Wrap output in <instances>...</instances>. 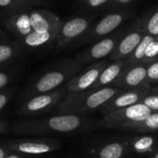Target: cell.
Returning <instances> with one entry per match:
<instances>
[{
    "instance_id": "6da1fadb",
    "label": "cell",
    "mask_w": 158,
    "mask_h": 158,
    "mask_svg": "<svg viewBox=\"0 0 158 158\" xmlns=\"http://www.w3.org/2000/svg\"><path fill=\"white\" fill-rule=\"evenodd\" d=\"M89 120L81 115L64 114L41 120L19 122L13 126L12 131L17 133L30 134L48 132L69 133L89 128Z\"/></svg>"
},
{
    "instance_id": "7a4b0ae2",
    "label": "cell",
    "mask_w": 158,
    "mask_h": 158,
    "mask_svg": "<svg viewBox=\"0 0 158 158\" xmlns=\"http://www.w3.org/2000/svg\"><path fill=\"white\" fill-rule=\"evenodd\" d=\"M122 90L114 86L69 94L59 104L57 110L62 114L81 115L101 108L114 95Z\"/></svg>"
},
{
    "instance_id": "3957f363",
    "label": "cell",
    "mask_w": 158,
    "mask_h": 158,
    "mask_svg": "<svg viewBox=\"0 0 158 158\" xmlns=\"http://www.w3.org/2000/svg\"><path fill=\"white\" fill-rule=\"evenodd\" d=\"M152 113L153 111L151 109L140 102L133 106L118 109L104 115L94 128L118 129L122 131L132 124L141 122Z\"/></svg>"
},
{
    "instance_id": "277c9868",
    "label": "cell",
    "mask_w": 158,
    "mask_h": 158,
    "mask_svg": "<svg viewBox=\"0 0 158 158\" xmlns=\"http://www.w3.org/2000/svg\"><path fill=\"white\" fill-rule=\"evenodd\" d=\"M81 66V64L75 61L69 65H67V67L63 68V69H56L46 72L35 82L33 86V93L46 94L55 90L68 79L74 76Z\"/></svg>"
},
{
    "instance_id": "5b68a950",
    "label": "cell",
    "mask_w": 158,
    "mask_h": 158,
    "mask_svg": "<svg viewBox=\"0 0 158 158\" xmlns=\"http://www.w3.org/2000/svg\"><path fill=\"white\" fill-rule=\"evenodd\" d=\"M150 89L151 85L149 83H146L137 88L122 90L120 93L117 94L109 101H107L100 108V111L103 115H106L115 110L121 109L140 103L143 99V97L148 94Z\"/></svg>"
},
{
    "instance_id": "8992f818",
    "label": "cell",
    "mask_w": 158,
    "mask_h": 158,
    "mask_svg": "<svg viewBox=\"0 0 158 158\" xmlns=\"http://www.w3.org/2000/svg\"><path fill=\"white\" fill-rule=\"evenodd\" d=\"M143 36V19L139 18L131 27V30L123 38H120L114 51L111 53L110 58L113 60L126 59L135 50Z\"/></svg>"
},
{
    "instance_id": "52a82bcc",
    "label": "cell",
    "mask_w": 158,
    "mask_h": 158,
    "mask_svg": "<svg viewBox=\"0 0 158 158\" xmlns=\"http://www.w3.org/2000/svg\"><path fill=\"white\" fill-rule=\"evenodd\" d=\"M147 82V69L145 64L127 65L113 82L112 86L121 90L140 87Z\"/></svg>"
},
{
    "instance_id": "ba28073f",
    "label": "cell",
    "mask_w": 158,
    "mask_h": 158,
    "mask_svg": "<svg viewBox=\"0 0 158 158\" xmlns=\"http://www.w3.org/2000/svg\"><path fill=\"white\" fill-rule=\"evenodd\" d=\"M107 61L103 60L90 66L86 70L81 74L74 76L67 85V90L69 94L81 93L90 90L92 86L95 83L98 77L100 76L103 69L107 66Z\"/></svg>"
},
{
    "instance_id": "9c48e42d",
    "label": "cell",
    "mask_w": 158,
    "mask_h": 158,
    "mask_svg": "<svg viewBox=\"0 0 158 158\" xmlns=\"http://www.w3.org/2000/svg\"><path fill=\"white\" fill-rule=\"evenodd\" d=\"M120 38V33H118L116 35L100 40L93 46H91L88 50H86L84 53L81 54L77 57V62L82 65L84 63L93 62L110 56Z\"/></svg>"
},
{
    "instance_id": "30bf717a",
    "label": "cell",
    "mask_w": 158,
    "mask_h": 158,
    "mask_svg": "<svg viewBox=\"0 0 158 158\" xmlns=\"http://www.w3.org/2000/svg\"><path fill=\"white\" fill-rule=\"evenodd\" d=\"M59 143L50 140H19L7 143L6 146L25 155H42L53 152L59 147Z\"/></svg>"
},
{
    "instance_id": "8fae6325",
    "label": "cell",
    "mask_w": 158,
    "mask_h": 158,
    "mask_svg": "<svg viewBox=\"0 0 158 158\" xmlns=\"http://www.w3.org/2000/svg\"><path fill=\"white\" fill-rule=\"evenodd\" d=\"M90 26V19L78 17L62 24L56 36L57 46H63L83 34Z\"/></svg>"
},
{
    "instance_id": "7c38bea8",
    "label": "cell",
    "mask_w": 158,
    "mask_h": 158,
    "mask_svg": "<svg viewBox=\"0 0 158 158\" xmlns=\"http://www.w3.org/2000/svg\"><path fill=\"white\" fill-rule=\"evenodd\" d=\"M30 22L32 31L38 32L59 31L62 21L55 13L47 10H34L30 13Z\"/></svg>"
},
{
    "instance_id": "4fadbf2b",
    "label": "cell",
    "mask_w": 158,
    "mask_h": 158,
    "mask_svg": "<svg viewBox=\"0 0 158 158\" xmlns=\"http://www.w3.org/2000/svg\"><path fill=\"white\" fill-rule=\"evenodd\" d=\"M97 158H124L131 154L129 137L114 139L95 148L93 152Z\"/></svg>"
},
{
    "instance_id": "5bb4252c",
    "label": "cell",
    "mask_w": 158,
    "mask_h": 158,
    "mask_svg": "<svg viewBox=\"0 0 158 158\" xmlns=\"http://www.w3.org/2000/svg\"><path fill=\"white\" fill-rule=\"evenodd\" d=\"M63 94L61 92H55L51 94H42L31 99L22 107L23 114L33 115L38 113H44L48 109L56 106L61 99Z\"/></svg>"
},
{
    "instance_id": "9a60e30c",
    "label": "cell",
    "mask_w": 158,
    "mask_h": 158,
    "mask_svg": "<svg viewBox=\"0 0 158 158\" xmlns=\"http://www.w3.org/2000/svg\"><path fill=\"white\" fill-rule=\"evenodd\" d=\"M126 18L127 14L122 12L110 13L106 15L93 28L92 31L88 35V38L95 39L111 33L112 31L117 30L121 23L124 22Z\"/></svg>"
},
{
    "instance_id": "2e32d148",
    "label": "cell",
    "mask_w": 158,
    "mask_h": 158,
    "mask_svg": "<svg viewBox=\"0 0 158 158\" xmlns=\"http://www.w3.org/2000/svg\"><path fill=\"white\" fill-rule=\"evenodd\" d=\"M127 66L125 59L114 60L111 64H108L101 72L95 83L92 86L90 90H97L104 87L112 86L115 80L118 78L121 70Z\"/></svg>"
},
{
    "instance_id": "e0dca14e",
    "label": "cell",
    "mask_w": 158,
    "mask_h": 158,
    "mask_svg": "<svg viewBox=\"0 0 158 158\" xmlns=\"http://www.w3.org/2000/svg\"><path fill=\"white\" fill-rule=\"evenodd\" d=\"M131 152L139 155L150 156L158 151V137L152 135L136 136L129 138Z\"/></svg>"
},
{
    "instance_id": "ac0fdd59",
    "label": "cell",
    "mask_w": 158,
    "mask_h": 158,
    "mask_svg": "<svg viewBox=\"0 0 158 158\" xmlns=\"http://www.w3.org/2000/svg\"><path fill=\"white\" fill-rule=\"evenodd\" d=\"M7 25L14 32L23 38L32 31L30 22V14L25 12L11 16L7 19Z\"/></svg>"
},
{
    "instance_id": "d6986e66",
    "label": "cell",
    "mask_w": 158,
    "mask_h": 158,
    "mask_svg": "<svg viewBox=\"0 0 158 158\" xmlns=\"http://www.w3.org/2000/svg\"><path fill=\"white\" fill-rule=\"evenodd\" d=\"M122 131H131V132H140V133H147V132L157 131L158 112H153L145 119L142 120L141 122L132 124V125L125 128Z\"/></svg>"
},
{
    "instance_id": "ffe728a7",
    "label": "cell",
    "mask_w": 158,
    "mask_h": 158,
    "mask_svg": "<svg viewBox=\"0 0 158 158\" xmlns=\"http://www.w3.org/2000/svg\"><path fill=\"white\" fill-rule=\"evenodd\" d=\"M58 31H59L38 32V31H32L26 37H24V43L26 45L31 46V47L42 46V45L46 44L47 43L55 40L58 34Z\"/></svg>"
},
{
    "instance_id": "44dd1931",
    "label": "cell",
    "mask_w": 158,
    "mask_h": 158,
    "mask_svg": "<svg viewBox=\"0 0 158 158\" xmlns=\"http://www.w3.org/2000/svg\"><path fill=\"white\" fill-rule=\"evenodd\" d=\"M154 39H155V37L144 34L143 38L142 39V41L140 42L138 46L135 48V50L125 59L127 65L141 64V62H142V60H143V58L144 56V53H145V50H146L147 46L149 45V44Z\"/></svg>"
},
{
    "instance_id": "7402d4cb",
    "label": "cell",
    "mask_w": 158,
    "mask_h": 158,
    "mask_svg": "<svg viewBox=\"0 0 158 158\" xmlns=\"http://www.w3.org/2000/svg\"><path fill=\"white\" fill-rule=\"evenodd\" d=\"M143 30L144 34L157 37L158 36V10L155 11L146 19L143 20Z\"/></svg>"
},
{
    "instance_id": "603a6c76",
    "label": "cell",
    "mask_w": 158,
    "mask_h": 158,
    "mask_svg": "<svg viewBox=\"0 0 158 158\" xmlns=\"http://www.w3.org/2000/svg\"><path fill=\"white\" fill-rule=\"evenodd\" d=\"M142 104L145 105L153 112H158V86L151 87L148 94L141 101Z\"/></svg>"
},
{
    "instance_id": "cb8c5ba5",
    "label": "cell",
    "mask_w": 158,
    "mask_h": 158,
    "mask_svg": "<svg viewBox=\"0 0 158 158\" xmlns=\"http://www.w3.org/2000/svg\"><path fill=\"white\" fill-rule=\"evenodd\" d=\"M158 59V42L156 40V38L149 44L147 46L144 56L141 62V64H149L155 60Z\"/></svg>"
},
{
    "instance_id": "d4e9b609",
    "label": "cell",
    "mask_w": 158,
    "mask_h": 158,
    "mask_svg": "<svg viewBox=\"0 0 158 158\" xmlns=\"http://www.w3.org/2000/svg\"><path fill=\"white\" fill-rule=\"evenodd\" d=\"M147 69V82L151 84L158 83V59L146 64Z\"/></svg>"
},
{
    "instance_id": "484cf974",
    "label": "cell",
    "mask_w": 158,
    "mask_h": 158,
    "mask_svg": "<svg viewBox=\"0 0 158 158\" xmlns=\"http://www.w3.org/2000/svg\"><path fill=\"white\" fill-rule=\"evenodd\" d=\"M14 48L8 44H0V64L9 60L14 56Z\"/></svg>"
},
{
    "instance_id": "4316f807",
    "label": "cell",
    "mask_w": 158,
    "mask_h": 158,
    "mask_svg": "<svg viewBox=\"0 0 158 158\" xmlns=\"http://www.w3.org/2000/svg\"><path fill=\"white\" fill-rule=\"evenodd\" d=\"M18 3V0H0V9H16Z\"/></svg>"
},
{
    "instance_id": "83f0119b",
    "label": "cell",
    "mask_w": 158,
    "mask_h": 158,
    "mask_svg": "<svg viewBox=\"0 0 158 158\" xmlns=\"http://www.w3.org/2000/svg\"><path fill=\"white\" fill-rule=\"evenodd\" d=\"M111 0H84V2L91 7H99Z\"/></svg>"
},
{
    "instance_id": "f1b7e54d",
    "label": "cell",
    "mask_w": 158,
    "mask_h": 158,
    "mask_svg": "<svg viewBox=\"0 0 158 158\" xmlns=\"http://www.w3.org/2000/svg\"><path fill=\"white\" fill-rule=\"evenodd\" d=\"M8 80H9L8 75H6V73L0 72V89H2L3 87H5L7 84Z\"/></svg>"
},
{
    "instance_id": "f546056e",
    "label": "cell",
    "mask_w": 158,
    "mask_h": 158,
    "mask_svg": "<svg viewBox=\"0 0 158 158\" xmlns=\"http://www.w3.org/2000/svg\"><path fill=\"white\" fill-rule=\"evenodd\" d=\"M7 103V97L6 95L0 94V110L6 106V104Z\"/></svg>"
},
{
    "instance_id": "4dcf8cb0",
    "label": "cell",
    "mask_w": 158,
    "mask_h": 158,
    "mask_svg": "<svg viewBox=\"0 0 158 158\" xmlns=\"http://www.w3.org/2000/svg\"><path fill=\"white\" fill-rule=\"evenodd\" d=\"M131 1L132 0H112V2L114 4H117V5H126V4H129Z\"/></svg>"
},
{
    "instance_id": "1f68e13d",
    "label": "cell",
    "mask_w": 158,
    "mask_h": 158,
    "mask_svg": "<svg viewBox=\"0 0 158 158\" xmlns=\"http://www.w3.org/2000/svg\"><path fill=\"white\" fill-rule=\"evenodd\" d=\"M6 156V151L4 148L0 147V158H5Z\"/></svg>"
},
{
    "instance_id": "d6a6232c",
    "label": "cell",
    "mask_w": 158,
    "mask_h": 158,
    "mask_svg": "<svg viewBox=\"0 0 158 158\" xmlns=\"http://www.w3.org/2000/svg\"><path fill=\"white\" fill-rule=\"evenodd\" d=\"M5 158H26L23 156H19L18 155H10V156H6Z\"/></svg>"
},
{
    "instance_id": "836d02e7",
    "label": "cell",
    "mask_w": 158,
    "mask_h": 158,
    "mask_svg": "<svg viewBox=\"0 0 158 158\" xmlns=\"http://www.w3.org/2000/svg\"><path fill=\"white\" fill-rule=\"evenodd\" d=\"M148 158H158V151L155 152L154 154H152L150 156H148Z\"/></svg>"
},
{
    "instance_id": "e575fe53",
    "label": "cell",
    "mask_w": 158,
    "mask_h": 158,
    "mask_svg": "<svg viewBox=\"0 0 158 158\" xmlns=\"http://www.w3.org/2000/svg\"><path fill=\"white\" fill-rule=\"evenodd\" d=\"M2 130H3V125H2V124L0 123V132L2 131Z\"/></svg>"
},
{
    "instance_id": "d590c367",
    "label": "cell",
    "mask_w": 158,
    "mask_h": 158,
    "mask_svg": "<svg viewBox=\"0 0 158 158\" xmlns=\"http://www.w3.org/2000/svg\"><path fill=\"white\" fill-rule=\"evenodd\" d=\"M21 1H32V0H21Z\"/></svg>"
},
{
    "instance_id": "8d00e7d4",
    "label": "cell",
    "mask_w": 158,
    "mask_h": 158,
    "mask_svg": "<svg viewBox=\"0 0 158 158\" xmlns=\"http://www.w3.org/2000/svg\"><path fill=\"white\" fill-rule=\"evenodd\" d=\"M156 41L158 42V36H157V37H156Z\"/></svg>"
}]
</instances>
